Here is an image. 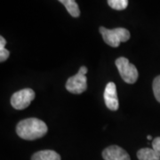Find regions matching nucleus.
Here are the masks:
<instances>
[{"instance_id": "1", "label": "nucleus", "mask_w": 160, "mask_h": 160, "mask_svg": "<svg viewBox=\"0 0 160 160\" xmlns=\"http://www.w3.org/2000/svg\"><path fill=\"white\" fill-rule=\"evenodd\" d=\"M47 131L48 129L46 123L35 118L22 120L16 126L18 136L27 141H33L43 137Z\"/></svg>"}, {"instance_id": "2", "label": "nucleus", "mask_w": 160, "mask_h": 160, "mask_svg": "<svg viewBox=\"0 0 160 160\" xmlns=\"http://www.w3.org/2000/svg\"><path fill=\"white\" fill-rule=\"evenodd\" d=\"M100 33L105 43L112 47H118L121 42H126L130 38V32L125 28L109 29L100 27Z\"/></svg>"}, {"instance_id": "3", "label": "nucleus", "mask_w": 160, "mask_h": 160, "mask_svg": "<svg viewBox=\"0 0 160 160\" xmlns=\"http://www.w3.org/2000/svg\"><path fill=\"white\" fill-rule=\"evenodd\" d=\"M88 69L85 66H82L77 74L69 78L66 83V89L75 94H80L86 91L87 88V78L86 74Z\"/></svg>"}, {"instance_id": "4", "label": "nucleus", "mask_w": 160, "mask_h": 160, "mask_svg": "<svg viewBox=\"0 0 160 160\" xmlns=\"http://www.w3.org/2000/svg\"><path fill=\"white\" fill-rule=\"evenodd\" d=\"M116 66L119 71L122 79L128 84H133L138 78V70L136 67L130 63L128 59L125 57L118 58L116 60Z\"/></svg>"}, {"instance_id": "5", "label": "nucleus", "mask_w": 160, "mask_h": 160, "mask_svg": "<svg viewBox=\"0 0 160 160\" xmlns=\"http://www.w3.org/2000/svg\"><path fill=\"white\" fill-rule=\"evenodd\" d=\"M35 92L30 88H25L16 92L11 98V104L15 109H24L29 107L34 100Z\"/></svg>"}, {"instance_id": "6", "label": "nucleus", "mask_w": 160, "mask_h": 160, "mask_svg": "<svg viewBox=\"0 0 160 160\" xmlns=\"http://www.w3.org/2000/svg\"><path fill=\"white\" fill-rule=\"evenodd\" d=\"M104 101L107 108L110 110H117L119 107L118 98L117 93V87L113 82L107 84L104 90Z\"/></svg>"}, {"instance_id": "7", "label": "nucleus", "mask_w": 160, "mask_h": 160, "mask_svg": "<svg viewBox=\"0 0 160 160\" xmlns=\"http://www.w3.org/2000/svg\"><path fill=\"white\" fill-rule=\"evenodd\" d=\"M102 158L105 160H131L126 150L117 145L109 146L104 149Z\"/></svg>"}, {"instance_id": "8", "label": "nucleus", "mask_w": 160, "mask_h": 160, "mask_svg": "<svg viewBox=\"0 0 160 160\" xmlns=\"http://www.w3.org/2000/svg\"><path fill=\"white\" fill-rule=\"evenodd\" d=\"M31 160H61V156L53 150L46 149L36 152Z\"/></svg>"}, {"instance_id": "9", "label": "nucleus", "mask_w": 160, "mask_h": 160, "mask_svg": "<svg viewBox=\"0 0 160 160\" xmlns=\"http://www.w3.org/2000/svg\"><path fill=\"white\" fill-rule=\"evenodd\" d=\"M65 6L66 10L72 17H78L80 15V10L78 5L77 4L76 0H58Z\"/></svg>"}, {"instance_id": "10", "label": "nucleus", "mask_w": 160, "mask_h": 160, "mask_svg": "<svg viewBox=\"0 0 160 160\" xmlns=\"http://www.w3.org/2000/svg\"><path fill=\"white\" fill-rule=\"evenodd\" d=\"M137 158L139 160H160V157L153 149L143 148L138 150Z\"/></svg>"}, {"instance_id": "11", "label": "nucleus", "mask_w": 160, "mask_h": 160, "mask_svg": "<svg viewBox=\"0 0 160 160\" xmlns=\"http://www.w3.org/2000/svg\"><path fill=\"white\" fill-rule=\"evenodd\" d=\"M109 6L115 10H124L128 6V0H108Z\"/></svg>"}, {"instance_id": "12", "label": "nucleus", "mask_w": 160, "mask_h": 160, "mask_svg": "<svg viewBox=\"0 0 160 160\" xmlns=\"http://www.w3.org/2000/svg\"><path fill=\"white\" fill-rule=\"evenodd\" d=\"M6 44V40L4 37H0V62H4L7 60V58L10 55V52L5 48Z\"/></svg>"}, {"instance_id": "13", "label": "nucleus", "mask_w": 160, "mask_h": 160, "mask_svg": "<svg viewBox=\"0 0 160 160\" xmlns=\"http://www.w3.org/2000/svg\"><path fill=\"white\" fill-rule=\"evenodd\" d=\"M153 92H154L155 98L157 99V101L160 102V76H158L153 81Z\"/></svg>"}, {"instance_id": "14", "label": "nucleus", "mask_w": 160, "mask_h": 160, "mask_svg": "<svg viewBox=\"0 0 160 160\" xmlns=\"http://www.w3.org/2000/svg\"><path fill=\"white\" fill-rule=\"evenodd\" d=\"M152 149L156 151V153L160 157V137L155 138L152 142Z\"/></svg>"}, {"instance_id": "15", "label": "nucleus", "mask_w": 160, "mask_h": 160, "mask_svg": "<svg viewBox=\"0 0 160 160\" xmlns=\"http://www.w3.org/2000/svg\"><path fill=\"white\" fill-rule=\"evenodd\" d=\"M147 139H148V140H149V141H150V140H152V137H151V135H148V136H147Z\"/></svg>"}]
</instances>
